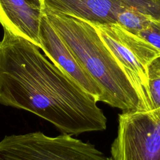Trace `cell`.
<instances>
[{"label": "cell", "mask_w": 160, "mask_h": 160, "mask_svg": "<svg viewBox=\"0 0 160 160\" xmlns=\"http://www.w3.org/2000/svg\"><path fill=\"white\" fill-rule=\"evenodd\" d=\"M148 88L151 109L160 108V56L148 67Z\"/></svg>", "instance_id": "30bf717a"}, {"label": "cell", "mask_w": 160, "mask_h": 160, "mask_svg": "<svg viewBox=\"0 0 160 160\" xmlns=\"http://www.w3.org/2000/svg\"><path fill=\"white\" fill-rule=\"evenodd\" d=\"M0 160H112L93 144L62 133L51 137L36 131L4 136Z\"/></svg>", "instance_id": "277c9868"}, {"label": "cell", "mask_w": 160, "mask_h": 160, "mask_svg": "<svg viewBox=\"0 0 160 160\" xmlns=\"http://www.w3.org/2000/svg\"><path fill=\"white\" fill-rule=\"evenodd\" d=\"M30 4L31 5H32L34 7H36V8H41V5H40V3H39V0H28Z\"/></svg>", "instance_id": "7c38bea8"}, {"label": "cell", "mask_w": 160, "mask_h": 160, "mask_svg": "<svg viewBox=\"0 0 160 160\" xmlns=\"http://www.w3.org/2000/svg\"><path fill=\"white\" fill-rule=\"evenodd\" d=\"M152 19L156 18L138 10L130 9L126 10L118 15L117 24L137 34Z\"/></svg>", "instance_id": "9c48e42d"}, {"label": "cell", "mask_w": 160, "mask_h": 160, "mask_svg": "<svg viewBox=\"0 0 160 160\" xmlns=\"http://www.w3.org/2000/svg\"><path fill=\"white\" fill-rule=\"evenodd\" d=\"M111 153L112 160H160V108L119 114Z\"/></svg>", "instance_id": "5b68a950"}, {"label": "cell", "mask_w": 160, "mask_h": 160, "mask_svg": "<svg viewBox=\"0 0 160 160\" xmlns=\"http://www.w3.org/2000/svg\"><path fill=\"white\" fill-rule=\"evenodd\" d=\"M137 35L160 50V19H152Z\"/></svg>", "instance_id": "8fae6325"}, {"label": "cell", "mask_w": 160, "mask_h": 160, "mask_svg": "<svg viewBox=\"0 0 160 160\" xmlns=\"http://www.w3.org/2000/svg\"><path fill=\"white\" fill-rule=\"evenodd\" d=\"M0 41V104L30 112L64 134L104 131L98 101L31 41L3 29Z\"/></svg>", "instance_id": "6da1fadb"}, {"label": "cell", "mask_w": 160, "mask_h": 160, "mask_svg": "<svg viewBox=\"0 0 160 160\" xmlns=\"http://www.w3.org/2000/svg\"><path fill=\"white\" fill-rule=\"evenodd\" d=\"M41 9L92 24H117L118 15L136 9L160 19V0H39Z\"/></svg>", "instance_id": "8992f818"}, {"label": "cell", "mask_w": 160, "mask_h": 160, "mask_svg": "<svg viewBox=\"0 0 160 160\" xmlns=\"http://www.w3.org/2000/svg\"><path fill=\"white\" fill-rule=\"evenodd\" d=\"M92 24L135 89L141 110H151L148 67L160 50L119 24Z\"/></svg>", "instance_id": "3957f363"}, {"label": "cell", "mask_w": 160, "mask_h": 160, "mask_svg": "<svg viewBox=\"0 0 160 160\" xmlns=\"http://www.w3.org/2000/svg\"><path fill=\"white\" fill-rule=\"evenodd\" d=\"M41 11L79 63L101 89L102 102L122 111H142L135 89L91 23Z\"/></svg>", "instance_id": "7a4b0ae2"}, {"label": "cell", "mask_w": 160, "mask_h": 160, "mask_svg": "<svg viewBox=\"0 0 160 160\" xmlns=\"http://www.w3.org/2000/svg\"><path fill=\"white\" fill-rule=\"evenodd\" d=\"M41 8L28 0H0V24L3 29L40 48Z\"/></svg>", "instance_id": "ba28073f"}, {"label": "cell", "mask_w": 160, "mask_h": 160, "mask_svg": "<svg viewBox=\"0 0 160 160\" xmlns=\"http://www.w3.org/2000/svg\"><path fill=\"white\" fill-rule=\"evenodd\" d=\"M39 39V48L51 62L98 102L102 101V91L99 85L79 63L42 12Z\"/></svg>", "instance_id": "52a82bcc"}]
</instances>
